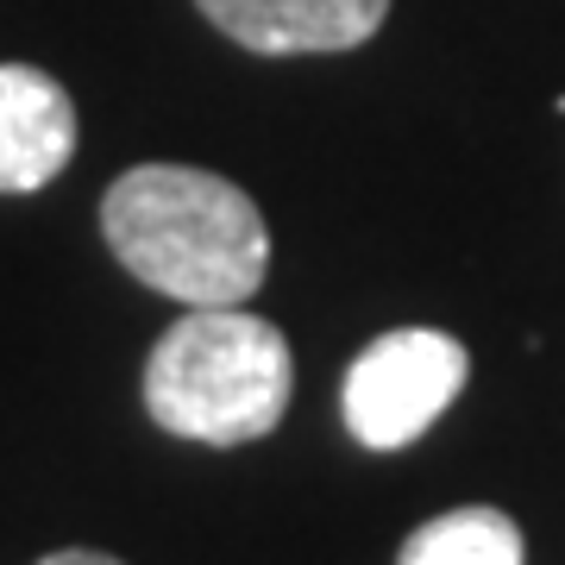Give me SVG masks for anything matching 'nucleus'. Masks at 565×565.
<instances>
[{"label":"nucleus","mask_w":565,"mask_h":565,"mask_svg":"<svg viewBox=\"0 0 565 565\" xmlns=\"http://www.w3.org/2000/svg\"><path fill=\"white\" fill-rule=\"evenodd\" d=\"M107 252L182 308H239L270 270V233L239 182L195 163H132L102 195Z\"/></svg>","instance_id":"obj_1"},{"label":"nucleus","mask_w":565,"mask_h":565,"mask_svg":"<svg viewBox=\"0 0 565 565\" xmlns=\"http://www.w3.org/2000/svg\"><path fill=\"white\" fill-rule=\"evenodd\" d=\"M289 340L245 308H189L145 359V415L195 446H245L282 422Z\"/></svg>","instance_id":"obj_2"},{"label":"nucleus","mask_w":565,"mask_h":565,"mask_svg":"<svg viewBox=\"0 0 565 565\" xmlns=\"http://www.w3.org/2000/svg\"><path fill=\"white\" fill-rule=\"evenodd\" d=\"M465 377H471V352L452 333L396 327V333L364 345L345 371L340 390L345 434L371 452H403L452 408Z\"/></svg>","instance_id":"obj_3"},{"label":"nucleus","mask_w":565,"mask_h":565,"mask_svg":"<svg viewBox=\"0 0 565 565\" xmlns=\"http://www.w3.org/2000/svg\"><path fill=\"white\" fill-rule=\"evenodd\" d=\"M214 32L258 57H327L359 51L384 25L390 0H195Z\"/></svg>","instance_id":"obj_4"},{"label":"nucleus","mask_w":565,"mask_h":565,"mask_svg":"<svg viewBox=\"0 0 565 565\" xmlns=\"http://www.w3.org/2000/svg\"><path fill=\"white\" fill-rule=\"evenodd\" d=\"M76 158V102L32 63H0V195H32Z\"/></svg>","instance_id":"obj_5"},{"label":"nucleus","mask_w":565,"mask_h":565,"mask_svg":"<svg viewBox=\"0 0 565 565\" xmlns=\"http://www.w3.org/2000/svg\"><path fill=\"white\" fill-rule=\"evenodd\" d=\"M396 565H527V546H522V527L509 522L503 509L471 503L422 522L403 541Z\"/></svg>","instance_id":"obj_6"},{"label":"nucleus","mask_w":565,"mask_h":565,"mask_svg":"<svg viewBox=\"0 0 565 565\" xmlns=\"http://www.w3.org/2000/svg\"><path fill=\"white\" fill-rule=\"evenodd\" d=\"M39 565H120L114 553H95V546H63V553H44Z\"/></svg>","instance_id":"obj_7"}]
</instances>
